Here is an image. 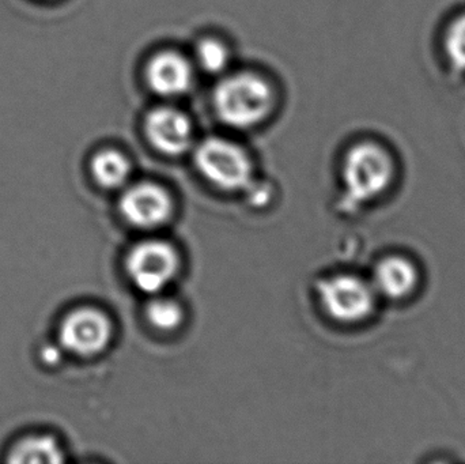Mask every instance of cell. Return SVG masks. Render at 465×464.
Wrapping results in <instances>:
<instances>
[{"label": "cell", "instance_id": "4", "mask_svg": "<svg viewBox=\"0 0 465 464\" xmlns=\"http://www.w3.org/2000/svg\"><path fill=\"white\" fill-rule=\"evenodd\" d=\"M320 301L333 321L358 324L376 310L377 293L369 281L357 275H336L319 283Z\"/></svg>", "mask_w": 465, "mask_h": 464}, {"label": "cell", "instance_id": "11", "mask_svg": "<svg viewBox=\"0 0 465 464\" xmlns=\"http://www.w3.org/2000/svg\"><path fill=\"white\" fill-rule=\"evenodd\" d=\"M64 451L51 435H35L19 440L7 455L13 464H59L64 462Z\"/></svg>", "mask_w": 465, "mask_h": 464}, {"label": "cell", "instance_id": "15", "mask_svg": "<svg viewBox=\"0 0 465 464\" xmlns=\"http://www.w3.org/2000/svg\"><path fill=\"white\" fill-rule=\"evenodd\" d=\"M196 59L206 73L220 74L228 67L231 54L225 44L215 38H206L196 48Z\"/></svg>", "mask_w": 465, "mask_h": 464}, {"label": "cell", "instance_id": "12", "mask_svg": "<svg viewBox=\"0 0 465 464\" xmlns=\"http://www.w3.org/2000/svg\"><path fill=\"white\" fill-rule=\"evenodd\" d=\"M90 166L95 182L108 190L124 185L131 173L130 161L117 150L106 149L97 153Z\"/></svg>", "mask_w": 465, "mask_h": 464}, {"label": "cell", "instance_id": "9", "mask_svg": "<svg viewBox=\"0 0 465 464\" xmlns=\"http://www.w3.org/2000/svg\"><path fill=\"white\" fill-rule=\"evenodd\" d=\"M371 282L377 296L391 301H404L414 296L418 291L420 282V269L407 256H385L374 267Z\"/></svg>", "mask_w": 465, "mask_h": 464}, {"label": "cell", "instance_id": "13", "mask_svg": "<svg viewBox=\"0 0 465 464\" xmlns=\"http://www.w3.org/2000/svg\"><path fill=\"white\" fill-rule=\"evenodd\" d=\"M442 46L450 68L465 74V13L459 14L448 24Z\"/></svg>", "mask_w": 465, "mask_h": 464}, {"label": "cell", "instance_id": "14", "mask_svg": "<svg viewBox=\"0 0 465 464\" xmlns=\"http://www.w3.org/2000/svg\"><path fill=\"white\" fill-rule=\"evenodd\" d=\"M146 316L155 329L172 331L182 324L184 312L174 300L155 299L147 305Z\"/></svg>", "mask_w": 465, "mask_h": 464}, {"label": "cell", "instance_id": "7", "mask_svg": "<svg viewBox=\"0 0 465 464\" xmlns=\"http://www.w3.org/2000/svg\"><path fill=\"white\" fill-rule=\"evenodd\" d=\"M120 212L131 225L153 229L163 225L171 218L173 203L169 193L160 185L141 183L123 195Z\"/></svg>", "mask_w": 465, "mask_h": 464}, {"label": "cell", "instance_id": "3", "mask_svg": "<svg viewBox=\"0 0 465 464\" xmlns=\"http://www.w3.org/2000/svg\"><path fill=\"white\" fill-rule=\"evenodd\" d=\"M195 163L201 173L223 190L238 191L251 185L253 176L251 157L242 147L228 139H204L196 149Z\"/></svg>", "mask_w": 465, "mask_h": 464}, {"label": "cell", "instance_id": "8", "mask_svg": "<svg viewBox=\"0 0 465 464\" xmlns=\"http://www.w3.org/2000/svg\"><path fill=\"white\" fill-rule=\"evenodd\" d=\"M150 143L166 155H182L193 146V124L183 112L169 106L154 109L144 124Z\"/></svg>", "mask_w": 465, "mask_h": 464}, {"label": "cell", "instance_id": "16", "mask_svg": "<svg viewBox=\"0 0 465 464\" xmlns=\"http://www.w3.org/2000/svg\"><path fill=\"white\" fill-rule=\"evenodd\" d=\"M41 357H43V361L48 365L57 364V362H59L60 360L59 353H57V351L54 350V348H51V346H48V348L44 349Z\"/></svg>", "mask_w": 465, "mask_h": 464}, {"label": "cell", "instance_id": "5", "mask_svg": "<svg viewBox=\"0 0 465 464\" xmlns=\"http://www.w3.org/2000/svg\"><path fill=\"white\" fill-rule=\"evenodd\" d=\"M179 258L168 242L149 240L136 245L127 258V271L134 285L143 293L163 291L176 275Z\"/></svg>", "mask_w": 465, "mask_h": 464}, {"label": "cell", "instance_id": "1", "mask_svg": "<svg viewBox=\"0 0 465 464\" xmlns=\"http://www.w3.org/2000/svg\"><path fill=\"white\" fill-rule=\"evenodd\" d=\"M273 105L270 84L254 75L242 73L226 76L214 92V108L226 124L251 128L262 123Z\"/></svg>", "mask_w": 465, "mask_h": 464}, {"label": "cell", "instance_id": "10", "mask_svg": "<svg viewBox=\"0 0 465 464\" xmlns=\"http://www.w3.org/2000/svg\"><path fill=\"white\" fill-rule=\"evenodd\" d=\"M146 79L153 92L157 94L177 97L190 92L193 86V64L177 52H161L147 64Z\"/></svg>", "mask_w": 465, "mask_h": 464}, {"label": "cell", "instance_id": "6", "mask_svg": "<svg viewBox=\"0 0 465 464\" xmlns=\"http://www.w3.org/2000/svg\"><path fill=\"white\" fill-rule=\"evenodd\" d=\"M111 338L108 316L94 308L73 311L59 327L60 346L74 356H97L108 348Z\"/></svg>", "mask_w": 465, "mask_h": 464}, {"label": "cell", "instance_id": "2", "mask_svg": "<svg viewBox=\"0 0 465 464\" xmlns=\"http://www.w3.org/2000/svg\"><path fill=\"white\" fill-rule=\"evenodd\" d=\"M343 183L352 202L374 201L384 195L396 177L395 158L376 142H361L347 152L343 161Z\"/></svg>", "mask_w": 465, "mask_h": 464}]
</instances>
